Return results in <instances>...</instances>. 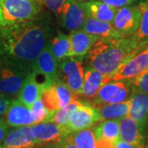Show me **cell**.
<instances>
[{
  "instance_id": "3957f363",
  "label": "cell",
  "mask_w": 148,
  "mask_h": 148,
  "mask_svg": "<svg viewBox=\"0 0 148 148\" xmlns=\"http://www.w3.org/2000/svg\"><path fill=\"white\" fill-rule=\"evenodd\" d=\"M32 67L2 56L0 60V95L16 97Z\"/></svg>"
},
{
  "instance_id": "8992f818",
  "label": "cell",
  "mask_w": 148,
  "mask_h": 148,
  "mask_svg": "<svg viewBox=\"0 0 148 148\" xmlns=\"http://www.w3.org/2000/svg\"><path fill=\"white\" fill-rule=\"evenodd\" d=\"M49 44L44 48L32 65V76L41 90L52 84L57 76L58 62L53 57Z\"/></svg>"
},
{
  "instance_id": "5bb4252c",
  "label": "cell",
  "mask_w": 148,
  "mask_h": 148,
  "mask_svg": "<svg viewBox=\"0 0 148 148\" xmlns=\"http://www.w3.org/2000/svg\"><path fill=\"white\" fill-rule=\"evenodd\" d=\"M36 141L31 126L13 127L0 144V148H35Z\"/></svg>"
},
{
  "instance_id": "e0dca14e",
  "label": "cell",
  "mask_w": 148,
  "mask_h": 148,
  "mask_svg": "<svg viewBox=\"0 0 148 148\" xmlns=\"http://www.w3.org/2000/svg\"><path fill=\"white\" fill-rule=\"evenodd\" d=\"M111 81V75L101 73L89 66L84 71V82L81 95L86 99H93L103 85Z\"/></svg>"
},
{
  "instance_id": "44dd1931",
  "label": "cell",
  "mask_w": 148,
  "mask_h": 148,
  "mask_svg": "<svg viewBox=\"0 0 148 148\" xmlns=\"http://www.w3.org/2000/svg\"><path fill=\"white\" fill-rule=\"evenodd\" d=\"M130 107L129 99L125 101L97 106L100 122L108 119H120L128 114Z\"/></svg>"
},
{
  "instance_id": "7402d4cb",
  "label": "cell",
  "mask_w": 148,
  "mask_h": 148,
  "mask_svg": "<svg viewBox=\"0 0 148 148\" xmlns=\"http://www.w3.org/2000/svg\"><path fill=\"white\" fill-rule=\"evenodd\" d=\"M41 88L33 78L32 73L25 80L21 86L20 91L16 96V99L28 107H32L35 101L40 97Z\"/></svg>"
},
{
  "instance_id": "ac0fdd59",
  "label": "cell",
  "mask_w": 148,
  "mask_h": 148,
  "mask_svg": "<svg viewBox=\"0 0 148 148\" xmlns=\"http://www.w3.org/2000/svg\"><path fill=\"white\" fill-rule=\"evenodd\" d=\"M69 36L71 44V56L81 58L88 53L93 44L99 39L82 29L71 32Z\"/></svg>"
},
{
  "instance_id": "e575fe53",
  "label": "cell",
  "mask_w": 148,
  "mask_h": 148,
  "mask_svg": "<svg viewBox=\"0 0 148 148\" xmlns=\"http://www.w3.org/2000/svg\"><path fill=\"white\" fill-rule=\"evenodd\" d=\"M95 148H114V143L106 139H97Z\"/></svg>"
},
{
  "instance_id": "8d00e7d4",
  "label": "cell",
  "mask_w": 148,
  "mask_h": 148,
  "mask_svg": "<svg viewBox=\"0 0 148 148\" xmlns=\"http://www.w3.org/2000/svg\"><path fill=\"white\" fill-rule=\"evenodd\" d=\"M41 148H62L58 143H52V144H48L45 145V147H43Z\"/></svg>"
},
{
  "instance_id": "9a60e30c",
  "label": "cell",
  "mask_w": 148,
  "mask_h": 148,
  "mask_svg": "<svg viewBox=\"0 0 148 148\" xmlns=\"http://www.w3.org/2000/svg\"><path fill=\"white\" fill-rule=\"evenodd\" d=\"M96 122H100L97 109L88 104L83 103L82 106L74 111L66 126L72 132H74L90 127Z\"/></svg>"
},
{
  "instance_id": "f35d334b",
  "label": "cell",
  "mask_w": 148,
  "mask_h": 148,
  "mask_svg": "<svg viewBox=\"0 0 148 148\" xmlns=\"http://www.w3.org/2000/svg\"><path fill=\"white\" fill-rule=\"evenodd\" d=\"M143 1H145V0H143Z\"/></svg>"
},
{
  "instance_id": "4316f807",
  "label": "cell",
  "mask_w": 148,
  "mask_h": 148,
  "mask_svg": "<svg viewBox=\"0 0 148 148\" xmlns=\"http://www.w3.org/2000/svg\"><path fill=\"white\" fill-rule=\"evenodd\" d=\"M82 105L83 102H81L77 100L69 102V104L60 108L58 110L53 111L49 122H53L58 125H66L69 123V119L74 113V111Z\"/></svg>"
},
{
  "instance_id": "f546056e",
  "label": "cell",
  "mask_w": 148,
  "mask_h": 148,
  "mask_svg": "<svg viewBox=\"0 0 148 148\" xmlns=\"http://www.w3.org/2000/svg\"><path fill=\"white\" fill-rule=\"evenodd\" d=\"M36 1L40 5L45 7L49 10L56 14L58 9L67 0H36Z\"/></svg>"
},
{
  "instance_id": "9c48e42d",
  "label": "cell",
  "mask_w": 148,
  "mask_h": 148,
  "mask_svg": "<svg viewBox=\"0 0 148 148\" xmlns=\"http://www.w3.org/2000/svg\"><path fill=\"white\" fill-rule=\"evenodd\" d=\"M83 0H67L56 12L60 25L65 30L73 32L82 29L86 17Z\"/></svg>"
},
{
  "instance_id": "1f68e13d",
  "label": "cell",
  "mask_w": 148,
  "mask_h": 148,
  "mask_svg": "<svg viewBox=\"0 0 148 148\" xmlns=\"http://www.w3.org/2000/svg\"><path fill=\"white\" fill-rule=\"evenodd\" d=\"M12 100L13 99H11L9 97L0 95V118L4 116L6 111Z\"/></svg>"
},
{
  "instance_id": "d6986e66",
  "label": "cell",
  "mask_w": 148,
  "mask_h": 148,
  "mask_svg": "<svg viewBox=\"0 0 148 148\" xmlns=\"http://www.w3.org/2000/svg\"><path fill=\"white\" fill-rule=\"evenodd\" d=\"M82 29L84 32L97 36L99 39H118L123 38L121 35L114 28L110 22L97 20L86 16Z\"/></svg>"
},
{
  "instance_id": "ab89813d",
  "label": "cell",
  "mask_w": 148,
  "mask_h": 148,
  "mask_svg": "<svg viewBox=\"0 0 148 148\" xmlns=\"http://www.w3.org/2000/svg\"><path fill=\"white\" fill-rule=\"evenodd\" d=\"M0 27H1V25H0Z\"/></svg>"
},
{
  "instance_id": "4dcf8cb0",
  "label": "cell",
  "mask_w": 148,
  "mask_h": 148,
  "mask_svg": "<svg viewBox=\"0 0 148 148\" xmlns=\"http://www.w3.org/2000/svg\"><path fill=\"white\" fill-rule=\"evenodd\" d=\"M101 1L103 3H106L109 5L114 7V8H121L124 6L133 5V4H138L139 3L143 2V0H98Z\"/></svg>"
},
{
  "instance_id": "5b68a950",
  "label": "cell",
  "mask_w": 148,
  "mask_h": 148,
  "mask_svg": "<svg viewBox=\"0 0 148 148\" xmlns=\"http://www.w3.org/2000/svg\"><path fill=\"white\" fill-rule=\"evenodd\" d=\"M77 97L82 94L84 82V69L82 58L67 57L58 62L57 76Z\"/></svg>"
},
{
  "instance_id": "603a6c76",
  "label": "cell",
  "mask_w": 148,
  "mask_h": 148,
  "mask_svg": "<svg viewBox=\"0 0 148 148\" xmlns=\"http://www.w3.org/2000/svg\"><path fill=\"white\" fill-rule=\"evenodd\" d=\"M95 138L106 139L112 143H115L119 139V119L103 120L93 128Z\"/></svg>"
},
{
  "instance_id": "d590c367",
  "label": "cell",
  "mask_w": 148,
  "mask_h": 148,
  "mask_svg": "<svg viewBox=\"0 0 148 148\" xmlns=\"http://www.w3.org/2000/svg\"><path fill=\"white\" fill-rule=\"evenodd\" d=\"M114 148H135L132 145L119 139L114 143Z\"/></svg>"
},
{
  "instance_id": "6da1fadb",
  "label": "cell",
  "mask_w": 148,
  "mask_h": 148,
  "mask_svg": "<svg viewBox=\"0 0 148 148\" xmlns=\"http://www.w3.org/2000/svg\"><path fill=\"white\" fill-rule=\"evenodd\" d=\"M39 16L30 21L0 27L2 56L32 67L51 37L49 21Z\"/></svg>"
},
{
  "instance_id": "d4e9b609",
  "label": "cell",
  "mask_w": 148,
  "mask_h": 148,
  "mask_svg": "<svg viewBox=\"0 0 148 148\" xmlns=\"http://www.w3.org/2000/svg\"><path fill=\"white\" fill-rule=\"evenodd\" d=\"M141 9V20L138 31L133 37L141 45L145 47L148 45V0L139 3Z\"/></svg>"
},
{
  "instance_id": "74e56055",
  "label": "cell",
  "mask_w": 148,
  "mask_h": 148,
  "mask_svg": "<svg viewBox=\"0 0 148 148\" xmlns=\"http://www.w3.org/2000/svg\"><path fill=\"white\" fill-rule=\"evenodd\" d=\"M145 148H148V144L146 146V147H145Z\"/></svg>"
},
{
  "instance_id": "83f0119b",
  "label": "cell",
  "mask_w": 148,
  "mask_h": 148,
  "mask_svg": "<svg viewBox=\"0 0 148 148\" xmlns=\"http://www.w3.org/2000/svg\"><path fill=\"white\" fill-rule=\"evenodd\" d=\"M31 110L32 111L35 123H41V122H49L50 118L53 114V112L48 110L45 107L40 97L32 105Z\"/></svg>"
},
{
  "instance_id": "277c9868",
  "label": "cell",
  "mask_w": 148,
  "mask_h": 148,
  "mask_svg": "<svg viewBox=\"0 0 148 148\" xmlns=\"http://www.w3.org/2000/svg\"><path fill=\"white\" fill-rule=\"evenodd\" d=\"M41 8L36 0H0V27L32 20Z\"/></svg>"
},
{
  "instance_id": "7a4b0ae2",
  "label": "cell",
  "mask_w": 148,
  "mask_h": 148,
  "mask_svg": "<svg viewBox=\"0 0 148 148\" xmlns=\"http://www.w3.org/2000/svg\"><path fill=\"white\" fill-rule=\"evenodd\" d=\"M143 48L133 36L118 39L100 38L88 52L90 66L101 73L112 75L122 64Z\"/></svg>"
},
{
  "instance_id": "cb8c5ba5",
  "label": "cell",
  "mask_w": 148,
  "mask_h": 148,
  "mask_svg": "<svg viewBox=\"0 0 148 148\" xmlns=\"http://www.w3.org/2000/svg\"><path fill=\"white\" fill-rule=\"evenodd\" d=\"M49 45L58 62L67 57H71V44L69 36L59 33L50 40Z\"/></svg>"
},
{
  "instance_id": "52a82bcc",
  "label": "cell",
  "mask_w": 148,
  "mask_h": 148,
  "mask_svg": "<svg viewBox=\"0 0 148 148\" xmlns=\"http://www.w3.org/2000/svg\"><path fill=\"white\" fill-rule=\"evenodd\" d=\"M141 20L139 3L119 8L111 22L114 28L123 37L133 36L138 31Z\"/></svg>"
},
{
  "instance_id": "484cf974",
  "label": "cell",
  "mask_w": 148,
  "mask_h": 148,
  "mask_svg": "<svg viewBox=\"0 0 148 148\" xmlns=\"http://www.w3.org/2000/svg\"><path fill=\"white\" fill-rule=\"evenodd\" d=\"M70 135L77 148H95L96 138L91 127L74 131Z\"/></svg>"
},
{
  "instance_id": "d6a6232c",
  "label": "cell",
  "mask_w": 148,
  "mask_h": 148,
  "mask_svg": "<svg viewBox=\"0 0 148 148\" xmlns=\"http://www.w3.org/2000/svg\"><path fill=\"white\" fill-rule=\"evenodd\" d=\"M8 131H9L8 125L6 123L4 119L0 118V144L4 140Z\"/></svg>"
},
{
  "instance_id": "8fae6325",
  "label": "cell",
  "mask_w": 148,
  "mask_h": 148,
  "mask_svg": "<svg viewBox=\"0 0 148 148\" xmlns=\"http://www.w3.org/2000/svg\"><path fill=\"white\" fill-rule=\"evenodd\" d=\"M148 68V45L120 65L111 81H129Z\"/></svg>"
},
{
  "instance_id": "4fadbf2b",
  "label": "cell",
  "mask_w": 148,
  "mask_h": 148,
  "mask_svg": "<svg viewBox=\"0 0 148 148\" xmlns=\"http://www.w3.org/2000/svg\"><path fill=\"white\" fill-rule=\"evenodd\" d=\"M4 120L8 127H20L35 124L32 111L17 99H13L4 114Z\"/></svg>"
},
{
  "instance_id": "2e32d148",
  "label": "cell",
  "mask_w": 148,
  "mask_h": 148,
  "mask_svg": "<svg viewBox=\"0 0 148 148\" xmlns=\"http://www.w3.org/2000/svg\"><path fill=\"white\" fill-rule=\"evenodd\" d=\"M129 101L130 107L127 115L145 127L148 123V95L132 88Z\"/></svg>"
},
{
  "instance_id": "ba28073f",
  "label": "cell",
  "mask_w": 148,
  "mask_h": 148,
  "mask_svg": "<svg viewBox=\"0 0 148 148\" xmlns=\"http://www.w3.org/2000/svg\"><path fill=\"white\" fill-rule=\"evenodd\" d=\"M132 86L128 81H110L103 85L93 98V104L97 106L125 101L129 99Z\"/></svg>"
},
{
  "instance_id": "836d02e7",
  "label": "cell",
  "mask_w": 148,
  "mask_h": 148,
  "mask_svg": "<svg viewBox=\"0 0 148 148\" xmlns=\"http://www.w3.org/2000/svg\"><path fill=\"white\" fill-rule=\"evenodd\" d=\"M70 134H69L66 138H64L61 142H59L58 143V145L62 148H77V147L75 146V144H74L73 140H72V138H71Z\"/></svg>"
},
{
  "instance_id": "ffe728a7",
  "label": "cell",
  "mask_w": 148,
  "mask_h": 148,
  "mask_svg": "<svg viewBox=\"0 0 148 148\" xmlns=\"http://www.w3.org/2000/svg\"><path fill=\"white\" fill-rule=\"evenodd\" d=\"M82 3L86 16L110 23L118 9L98 0H83Z\"/></svg>"
},
{
  "instance_id": "30bf717a",
  "label": "cell",
  "mask_w": 148,
  "mask_h": 148,
  "mask_svg": "<svg viewBox=\"0 0 148 148\" xmlns=\"http://www.w3.org/2000/svg\"><path fill=\"white\" fill-rule=\"evenodd\" d=\"M37 146L58 143L72 131L66 125H58L53 122H41L31 126Z\"/></svg>"
},
{
  "instance_id": "7c38bea8",
  "label": "cell",
  "mask_w": 148,
  "mask_h": 148,
  "mask_svg": "<svg viewBox=\"0 0 148 148\" xmlns=\"http://www.w3.org/2000/svg\"><path fill=\"white\" fill-rule=\"evenodd\" d=\"M119 139L132 145L135 148H145L144 128L128 115L119 119Z\"/></svg>"
},
{
  "instance_id": "f1b7e54d",
  "label": "cell",
  "mask_w": 148,
  "mask_h": 148,
  "mask_svg": "<svg viewBox=\"0 0 148 148\" xmlns=\"http://www.w3.org/2000/svg\"><path fill=\"white\" fill-rule=\"evenodd\" d=\"M128 82L132 89L142 91L148 95V68Z\"/></svg>"
}]
</instances>
